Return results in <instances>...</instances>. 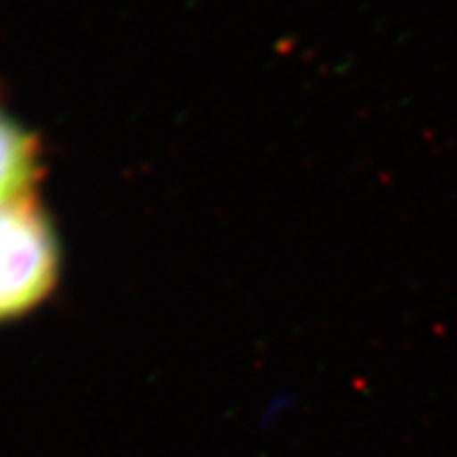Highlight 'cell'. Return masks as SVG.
Returning a JSON list of instances; mask_svg holds the SVG:
<instances>
[{"mask_svg": "<svg viewBox=\"0 0 457 457\" xmlns=\"http://www.w3.org/2000/svg\"><path fill=\"white\" fill-rule=\"evenodd\" d=\"M60 270V239L37 195L0 202V324L43 305Z\"/></svg>", "mask_w": 457, "mask_h": 457, "instance_id": "6da1fadb", "label": "cell"}, {"mask_svg": "<svg viewBox=\"0 0 457 457\" xmlns=\"http://www.w3.org/2000/svg\"><path fill=\"white\" fill-rule=\"evenodd\" d=\"M41 176V140L0 106V202L30 195Z\"/></svg>", "mask_w": 457, "mask_h": 457, "instance_id": "7a4b0ae2", "label": "cell"}]
</instances>
